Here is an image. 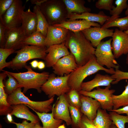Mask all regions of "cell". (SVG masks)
Masks as SVG:
<instances>
[{"mask_svg":"<svg viewBox=\"0 0 128 128\" xmlns=\"http://www.w3.org/2000/svg\"><path fill=\"white\" fill-rule=\"evenodd\" d=\"M65 45L74 56L78 67L86 64L95 55L96 49L81 31H70Z\"/></svg>","mask_w":128,"mask_h":128,"instance_id":"cell-1","label":"cell"},{"mask_svg":"<svg viewBox=\"0 0 128 128\" xmlns=\"http://www.w3.org/2000/svg\"><path fill=\"white\" fill-rule=\"evenodd\" d=\"M100 70L104 71L112 75L115 73L114 68L108 69L100 65L97 62L95 55L85 65L78 67L70 74L68 82L71 89L79 92L83 80L87 76Z\"/></svg>","mask_w":128,"mask_h":128,"instance_id":"cell-2","label":"cell"},{"mask_svg":"<svg viewBox=\"0 0 128 128\" xmlns=\"http://www.w3.org/2000/svg\"><path fill=\"white\" fill-rule=\"evenodd\" d=\"M27 72L15 73L4 70L14 77L19 83V87L23 88V92H26L29 89H36L39 93H41L42 86L47 81L50 75L48 72L38 73L33 71L30 66H25Z\"/></svg>","mask_w":128,"mask_h":128,"instance_id":"cell-3","label":"cell"},{"mask_svg":"<svg viewBox=\"0 0 128 128\" xmlns=\"http://www.w3.org/2000/svg\"><path fill=\"white\" fill-rule=\"evenodd\" d=\"M40 7L49 25L60 24L68 19L67 10L63 0H46Z\"/></svg>","mask_w":128,"mask_h":128,"instance_id":"cell-4","label":"cell"},{"mask_svg":"<svg viewBox=\"0 0 128 128\" xmlns=\"http://www.w3.org/2000/svg\"><path fill=\"white\" fill-rule=\"evenodd\" d=\"M46 46L26 45L21 49L15 51L17 54L11 60L12 63L8 68L18 70L24 68L28 61L35 59L45 60L47 55Z\"/></svg>","mask_w":128,"mask_h":128,"instance_id":"cell-5","label":"cell"},{"mask_svg":"<svg viewBox=\"0 0 128 128\" xmlns=\"http://www.w3.org/2000/svg\"><path fill=\"white\" fill-rule=\"evenodd\" d=\"M21 88L18 87L8 96L7 101L12 105L24 104L31 109L41 113H46L52 111L55 96L49 99L42 101H35L30 100L22 91Z\"/></svg>","mask_w":128,"mask_h":128,"instance_id":"cell-6","label":"cell"},{"mask_svg":"<svg viewBox=\"0 0 128 128\" xmlns=\"http://www.w3.org/2000/svg\"><path fill=\"white\" fill-rule=\"evenodd\" d=\"M70 74L56 77L54 73L50 75L41 89L49 98L55 95L59 97L66 94L71 89L68 81Z\"/></svg>","mask_w":128,"mask_h":128,"instance_id":"cell-7","label":"cell"},{"mask_svg":"<svg viewBox=\"0 0 128 128\" xmlns=\"http://www.w3.org/2000/svg\"><path fill=\"white\" fill-rule=\"evenodd\" d=\"M112 38L101 41L96 49L95 55L97 63L108 69H119V66L113 54L111 46Z\"/></svg>","mask_w":128,"mask_h":128,"instance_id":"cell-8","label":"cell"},{"mask_svg":"<svg viewBox=\"0 0 128 128\" xmlns=\"http://www.w3.org/2000/svg\"><path fill=\"white\" fill-rule=\"evenodd\" d=\"M25 8L22 0H14L10 8L0 17V21L7 29L20 26L22 14Z\"/></svg>","mask_w":128,"mask_h":128,"instance_id":"cell-9","label":"cell"},{"mask_svg":"<svg viewBox=\"0 0 128 128\" xmlns=\"http://www.w3.org/2000/svg\"><path fill=\"white\" fill-rule=\"evenodd\" d=\"M111 86H107L104 89L99 87L90 91L81 90L79 92L80 94L96 100L100 103L101 109L110 111L113 109V104L112 96L115 91V90L110 89Z\"/></svg>","mask_w":128,"mask_h":128,"instance_id":"cell-10","label":"cell"},{"mask_svg":"<svg viewBox=\"0 0 128 128\" xmlns=\"http://www.w3.org/2000/svg\"><path fill=\"white\" fill-rule=\"evenodd\" d=\"M25 30L21 25L10 29L6 28L4 48L20 50L25 45L23 41L27 37Z\"/></svg>","mask_w":128,"mask_h":128,"instance_id":"cell-11","label":"cell"},{"mask_svg":"<svg viewBox=\"0 0 128 128\" xmlns=\"http://www.w3.org/2000/svg\"><path fill=\"white\" fill-rule=\"evenodd\" d=\"M111 46L115 59L128 53V34L117 28L112 36Z\"/></svg>","mask_w":128,"mask_h":128,"instance_id":"cell-12","label":"cell"},{"mask_svg":"<svg viewBox=\"0 0 128 128\" xmlns=\"http://www.w3.org/2000/svg\"><path fill=\"white\" fill-rule=\"evenodd\" d=\"M44 60L47 67H52L60 58L70 54L65 45V41L60 44L49 46L46 50Z\"/></svg>","mask_w":128,"mask_h":128,"instance_id":"cell-13","label":"cell"},{"mask_svg":"<svg viewBox=\"0 0 128 128\" xmlns=\"http://www.w3.org/2000/svg\"><path fill=\"white\" fill-rule=\"evenodd\" d=\"M94 47H96L103 39L112 37L114 30L101 27H91L81 31Z\"/></svg>","mask_w":128,"mask_h":128,"instance_id":"cell-14","label":"cell"},{"mask_svg":"<svg viewBox=\"0 0 128 128\" xmlns=\"http://www.w3.org/2000/svg\"><path fill=\"white\" fill-rule=\"evenodd\" d=\"M78 67L74 56L70 52L59 59L52 68L54 73L63 76L70 74Z\"/></svg>","mask_w":128,"mask_h":128,"instance_id":"cell-15","label":"cell"},{"mask_svg":"<svg viewBox=\"0 0 128 128\" xmlns=\"http://www.w3.org/2000/svg\"><path fill=\"white\" fill-rule=\"evenodd\" d=\"M70 31L64 28L49 25L45 40L47 47L60 44L65 41Z\"/></svg>","mask_w":128,"mask_h":128,"instance_id":"cell-16","label":"cell"},{"mask_svg":"<svg viewBox=\"0 0 128 128\" xmlns=\"http://www.w3.org/2000/svg\"><path fill=\"white\" fill-rule=\"evenodd\" d=\"M65 94L58 97L53 105V109L54 118L64 121L67 125L69 126L71 125L72 121Z\"/></svg>","mask_w":128,"mask_h":128,"instance_id":"cell-17","label":"cell"},{"mask_svg":"<svg viewBox=\"0 0 128 128\" xmlns=\"http://www.w3.org/2000/svg\"><path fill=\"white\" fill-rule=\"evenodd\" d=\"M80 99L81 112L93 121L96 117L98 109L101 108L100 103L91 97L80 94Z\"/></svg>","mask_w":128,"mask_h":128,"instance_id":"cell-18","label":"cell"},{"mask_svg":"<svg viewBox=\"0 0 128 128\" xmlns=\"http://www.w3.org/2000/svg\"><path fill=\"white\" fill-rule=\"evenodd\" d=\"M55 27L64 28L73 32H81L91 26L101 27V26L97 23L91 22L85 19H79L67 20L61 23L53 25Z\"/></svg>","mask_w":128,"mask_h":128,"instance_id":"cell-19","label":"cell"},{"mask_svg":"<svg viewBox=\"0 0 128 128\" xmlns=\"http://www.w3.org/2000/svg\"><path fill=\"white\" fill-rule=\"evenodd\" d=\"M115 80L111 76L97 74L92 80L82 83L81 90L90 91L94 88L100 86H111V84Z\"/></svg>","mask_w":128,"mask_h":128,"instance_id":"cell-20","label":"cell"},{"mask_svg":"<svg viewBox=\"0 0 128 128\" xmlns=\"http://www.w3.org/2000/svg\"><path fill=\"white\" fill-rule=\"evenodd\" d=\"M110 17L105 14L103 11H100L98 13H93L87 12L79 14L72 13L68 16L67 20L84 19L91 22H97L101 26L109 19Z\"/></svg>","mask_w":128,"mask_h":128,"instance_id":"cell-21","label":"cell"},{"mask_svg":"<svg viewBox=\"0 0 128 128\" xmlns=\"http://www.w3.org/2000/svg\"><path fill=\"white\" fill-rule=\"evenodd\" d=\"M22 26L24 29L27 37L37 31V18L36 14L32 12L29 7L23 12L21 16Z\"/></svg>","mask_w":128,"mask_h":128,"instance_id":"cell-22","label":"cell"},{"mask_svg":"<svg viewBox=\"0 0 128 128\" xmlns=\"http://www.w3.org/2000/svg\"><path fill=\"white\" fill-rule=\"evenodd\" d=\"M11 106L12 110L10 114L12 115L29 120L32 122L36 123L39 121L40 119L38 116L30 111L25 104H19Z\"/></svg>","mask_w":128,"mask_h":128,"instance_id":"cell-23","label":"cell"},{"mask_svg":"<svg viewBox=\"0 0 128 128\" xmlns=\"http://www.w3.org/2000/svg\"><path fill=\"white\" fill-rule=\"evenodd\" d=\"M7 76L4 72L0 74V115H6L10 113L12 110L11 106L7 101L8 96L5 92L4 88L5 87L3 80Z\"/></svg>","mask_w":128,"mask_h":128,"instance_id":"cell-24","label":"cell"},{"mask_svg":"<svg viewBox=\"0 0 128 128\" xmlns=\"http://www.w3.org/2000/svg\"><path fill=\"white\" fill-rule=\"evenodd\" d=\"M63 0L66 6L68 15L72 13L80 14L91 11L90 8L85 6V1L84 0Z\"/></svg>","mask_w":128,"mask_h":128,"instance_id":"cell-25","label":"cell"},{"mask_svg":"<svg viewBox=\"0 0 128 128\" xmlns=\"http://www.w3.org/2000/svg\"><path fill=\"white\" fill-rule=\"evenodd\" d=\"M37 114L41 121L43 128H58L61 125L63 120L55 119L52 109L51 113H41L32 109Z\"/></svg>","mask_w":128,"mask_h":128,"instance_id":"cell-26","label":"cell"},{"mask_svg":"<svg viewBox=\"0 0 128 128\" xmlns=\"http://www.w3.org/2000/svg\"><path fill=\"white\" fill-rule=\"evenodd\" d=\"M93 122L97 128H110L113 124L110 114L106 110L100 108Z\"/></svg>","mask_w":128,"mask_h":128,"instance_id":"cell-27","label":"cell"},{"mask_svg":"<svg viewBox=\"0 0 128 128\" xmlns=\"http://www.w3.org/2000/svg\"><path fill=\"white\" fill-rule=\"evenodd\" d=\"M33 12L36 14L37 17V31L40 32L46 37L49 25L41 12L40 6L35 5L33 8Z\"/></svg>","mask_w":128,"mask_h":128,"instance_id":"cell-28","label":"cell"},{"mask_svg":"<svg viewBox=\"0 0 128 128\" xmlns=\"http://www.w3.org/2000/svg\"><path fill=\"white\" fill-rule=\"evenodd\" d=\"M45 39L46 37L44 36L39 32L37 31L27 37L23 40V43L25 45L46 46Z\"/></svg>","mask_w":128,"mask_h":128,"instance_id":"cell-29","label":"cell"},{"mask_svg":"<svg viewBox=\"0 0 128 128\" xmlns=\"http://www.w3.org/2000/svg\"><path fill=\"white\" fill-rule=\"evenodd\" d=\"M125 86V89L119 95H112V96L113 104V110L118 109L121 107L128 105V82Z\"/></svg>","mask_w":128,"mask_h":128,"instance_id":"cell-30","label":"cell"},{"mask_svg":"<svg viewBox=\"0 0 128 128\" xmlns=\"http://www.w3.org/2000/svg\"><path fill=\"white\" fill-rule=\"evenodd\" d=\"M127 0H116L115 4L116 5L113 9L110 11L111 16L109 20L106 21L105 24L109 23L115 19L119 18L120 15L123 10L127 8L128 5Z\"/></svg>","mask_w":128,"mask_h":128,"instance_id":"cell-31","label":"cell"},{"mask_svg":"<svg viewBox=\"0 0 128 128\" xmlns=\"http://www.w3.org/2000/svg\"><path fill=\"white\" fill-rule=\"evenodd\" d=\"M112 27H117L119 30L122 31L128 30V16L125 17L118 18L110 23L107 24H104L101 27L108 29Z\"/></svg>","mask_w":128,"mask_h":128,"instance_id":"cell-32","label":"cell"},{"mask_svg":"<svg viewBox=\"0 0 128 128\" xmlns=\"http://www.w3.org/2000/svg\"><path fill=\"white\" fill-rule=\"evenodd\" d=\"M65 95L69 104L80 110L81 105L80 94L79 92L75 90L71 89Z\"/></svg>","mask_w":128,"mask_h":128,"instance_id":"cell-33","label":"cell"},{"mask_svg":"<svg viewBox=\"0 0 128 128\" xmlns=\"http://www.w3.org/2000/svg\"><path fill=\"white\" fill-rule=\"evenodd\" d=\"M110 111L109 113L113 123L117 128H125V124L128 123V116H123L113 111Z\"/></svg>","mask_w":128,"mask_h":128,"instance_id":"cell-34","label":"cell"},{"mask_svg":"<svg viewBox=\"0 0 128 128\" xmlns=\"http://www.w3.org/2000/svg\"><path fill=\"white\" fill-rule=\"evenodd\" d=\"M15 50L13 49L0 48V70L2 71L5 68H9L12 63V61L9 62L6 60L10 54L14 52Z\"/></svg>","mask_w":128,"mask_h":128,"instance_id":"cell-35","label":"cell"},{"mask_svg":"<svg viewBox=\"0 0 128 128\" xmlns=\"http://www.w3.org/2000/svg\"><path fill=\"white\" fill-rule=\"evenodd\" d=\"M69 108L72 121V128H77L78 124L83 114L80 110L68 104Z\"/></svg>","mask_w":128,"mask_h":128,"instance_id":"cell-36","label":"cell"},{"mask_svg":"<svg viewBox=\"0 0 128 128\" xmlns=\"http://www.w3.org/2000/svg\"><path fill=\"white\" fill-rule=\"evenodd\" d=\"M2 71L7 75L8 77L5 82V87L6 93L9 95L19 87V83L18 81L13 76L4 70Z\"/></svg>","mask_w":128,"mask_h":128,"instance_id":"cell-37","label":"cell"},{"mask_svg":"<svg viewBox=\"0 0 128 128\" xmlns=\"http://www.w3.org/2000/svg\"><path fill=\"white\" fill-rule=\"evenodd\" d=\"M113 0H98L96 3V8L110 11L115 6L113 5Z\"/></svg>","mask_w":128,"mask_h":128,"instance_id":"cell-38","label":"cell"},{"mask_svg":"<svg viewBox=\"0 0 128 128\" xmlns=\"http://www.w3.org/2000/svg\"><path fill=\"white\" fill-rule=\"evenodd\" d=\"M115 73L111 75L115 80L113 81L111 84H116L121 80L128 79V72L123 71L119 69H115Z\"/></svg>","mask_w":128,"mask_h":128,"instance_id":"cell-39","label":"cell"},{"mask_svg":"<svg viewBox=\"0 0 128 128\" xmlns=\"http://www.w3.org/2000/svg\"><path fill=\"white\" fill-rule=\"evenodd\" d=\"M77 128H97L92 121L83 114L78 122Z\"/></svg>","mask_w":128,"mask_h":128,"instance_id":"cell-40","label":"cell"},{"mask_svg":"<svg viewBox=\"0 0 128 128\" xmlns=\"http://www.w3.org/2000/svg\"><path fill=\"white\" fill-rule=\"evenodd\" d=\"M14 0H0V17L2 16L10 8Z\"/></svg>","mask_w":128,"mask_h":128,"instance_id":"cell-41","label":"cell"},{"mask_svg":"<svg viewBox=\"0 0 128 128\" xmlns=\"http://www.w3.org/2000/svg\"><path fill=\"white\" fill-rule=\"evenodd\" d=\"M6 27L0 21V46L1 48H4Z\"/></svg>","mask_w":128,"mask_h":128,"instance_id":"cell-42","label":"cell"},{"mask_svg":"<svg viewBox=\"0 0 128 128\" xmlns=\"http://www.w3.org/2000/svg\"><path fill=\"white\" fill-rule=\"evenodd\" d=\"M36 123L31 122L29 123L27 120H24L21 123L14 122L13 123L16 125L17 128H34Z\"/></svg>","mask_w":128,"mask_h":128,"instance_id":"cell-43","label":"cell"},{"mask_svg":"<svg viewBox=\"0 0 128 128\" xmlns=\"http://www.w3.org/2000/svg\"><path fill=\"white\" fill-rule=\"evenodd\" d=\"M110 111H113L119 114H126L128 116V105L116 110H112Z\"/></svg>","mask_w":128,"mask_h":128,"instance_id":"cell-44","label":"cell"},{"mask_svg":"<svg viewBox=\"0 0 128 128\" xmlns=\"http://www.w3.org/2000/svg\"><path fill=\"white\" fill-rule=\"evenodd\" d=\"M46 0H31L30 1L32 4H35L36 5L40 6L42 3L45 2Z\"/></svg>","mask_w":128,"mask_h":128,"instance_id":"cell-45","label":"cell"},{"mask_svg":"<svg viewBox=\"0 0 128 128\" xmlns=\"http://www.w3.org/2000/svg\"><path fill=\"white\" fill-rule=\"evenodd\" d=\"M7 119L9 123H13L14 122L13 119L12 115L10 113H8L6 116Z\"/></svg>","mask_w":128,"mask_h":128,"instance_id":"cell-46","label":"cell"},{"mask_svg":"<svg viewBox=\"0 0 128 128\" xmlns=\"http://www.w3.org/2000/svg\"><path fill=\"white\" fill-rule=\"evenodd\" d=\"M45 64L42 61H39L38 62L37 68L39 69H44L45 67Z\"/></svg>","mask_w":128,"mask_h":128,"instance_id":"cell-47","label":"cell"},{"mask_svg":"<svg viewBox=\"0 0 128 128\" xmlns=\"http://www.w3.org/2000/svg\"><path fill=\"white\" fill-rule=\"evenodd\" d=\"M38 62L37 60H34L31 61L30 63L32 68L35 69L37 68Z\"/></svg>","mask_w":128,"mask_h":128,"instance_id":"cell-48","label":"cell"},{"mask_svg":"<svg viewBox=\"0 0 128 128\" xmlns=\"http://www.w3.org/2000/svg\"><path fill=\"white\" fill-rule=\"evenodd\" d=\"M34 128H43L40 125L39 122H37L35 124Z\"/></svg>","mask_w":128,"mask_h":128,"instance_id":"cell-49","label":"cell"},{"mask_svg":"<svg viewBox=\"0 0 128 128\" xmlns=\"http://www.w3.org/2000/svg\"><path fill=\"white\" fill-rule=\"evenodd\" d=\"M58 128H66L65 126L64 123L60 125Z\"/></svg>","mask_w":128,"mask_h":128,"instance_id":"cell-50","label":"cell"},{"mask_svg":"<svg viewBox=\"0 0 128 128\" xmlns=\"http://www.w3.org/2000/svg\"><path fill=\"white\" fill-rule=\"evenodd\" d=\"M126 63L128 65V53L127 54L126 59Z\"/></svg>","mask_w":128,"mask_h":128,"instance_id":"cell-51","label":"cell"},{"mask_svg":"<svg viewBox=\"0 0 128 128\" xmlns=\"http://www.w3.org/2000/svg\"><path fill=\"white\" fill-rule=\"evenodd\" d=\"M110 128H117V127L115 125L113 124H112Z\"/></svg>","mask_w":128,"mask_h":128,"instance_id":"cell-52","label":"cell"},{"mask_svg":"<svg viewBox=\"0 0 128 128\" xmlns=\"http://www.w3.org/2000/svg\"><path fill=\"white\" fill-rule=\"evenodd\" d=\"M125 14L127 16H128V6L127 8V9L125 12Z\"/></svg>","mask_w":128,"mask_h":128,"instance_id":"cell-53","label":"cell"},{"mask_svg":"<svg viewBox=\"0 0 128 128\" xmlns=\"http://www.w3.org/2000/svg\"><path fill=\"white\" fill-rule=\"evenodd\" d=\"M124 32L128 34V30L126 31H124Z\"/></svg>","mask_w":128,"mask_h":128,"instance_id":"cell-54","label":"cell"}]
</instances>
